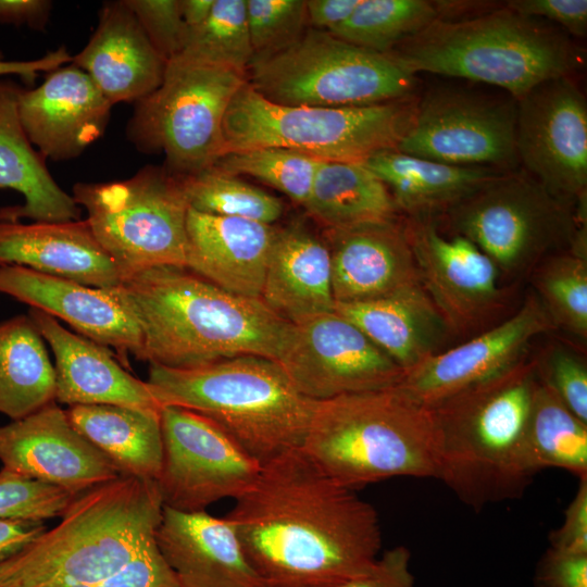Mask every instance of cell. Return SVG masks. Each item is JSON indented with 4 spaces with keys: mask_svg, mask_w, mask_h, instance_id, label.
<instances>
[{
    "mask_svg": "<svg viewBox=\"0 0 587 587\" xmlns=\"http://www.w3.org/2000/svg\"><path fill=\"white\" fill-rule=\"evenodd\" d=\"M390 191L396 207L412 217L448 211L499 173L479 166L441 163L397 149L379 151L363 163Z\"/></svg>",
    "mask_w": 587,
    "mask_h": 587,
    "instance_id": "4dcf8cb0",
    "label": "cell"
},
{
    "mask_svg": "<svg viewBox=\"0 0 587 587\" xmlns=\"http://www.w3.org/2000/svg\"><path fill=\"white\" fill-rule=\"evenodd\" d=\"M155 480L121 475L76 496L52 529L0 562V587H92L155 538Z\"/></svg>",
    "mask_w": 587,
    "mask_h": 587,
    "instance_id": "277c9868",
    "label": "cell"
},
{
    "mask_svg": "<svg viewBox=\"0 0 587 587\" xmlns=\"http://www.w3.org/2000/svg\"><path fill=\"white\" fill-rule=\"evenodd\" d=\"M160 411L116 404L72 405L73 427L116 466L121 475L157 480L162 465Z\"/></svg>",
    "mask_w": 587,
    "mask_h": 587,
    "instance_id": "1f68e13d",
    "label": "cell"
},
{
    "mask_svg": "<svg viewBox=\"0 0 587 587\" xmlns=\"http://www.w3.org/2000/svg\"><path fill=\"white\" fill-rule=\"evenodd\" d=\"M261 300L292 324L335 311L328 247L302 223L279 228Z\"/></svg>",
    "mask_w": 587,
    "mask_h": 587,
    "instance_id": "83f0119b",
    "label": "cell"
},
{
    "mask_svg": "<svg viewBox=\"0 0 587 587\" xmlns=\"http://www.w3.org/2000/svg\"><path fill=\"white\" fill-rule=\"evenodd\" d=\"M92 587H182L155 538L120 570Z\"/></svg>",
    "mask_w": 587,
    "mask_h": 587,
    "instance_id": "f6af8a7d",
    "label": "cell"
},
{
    "mask_svg": "<svg viewBox=\"0 0 587 587\" xmlns=\"http://www.w3.org/2000/svg\"><path fill=\"white\" fill-rule=\"evenodd\" d=\"M183 21L187 29L201 25L212 11L215 0H179Z\"/></svg>",
    "mask_w": 587,
    "mask_h": 587,
    "instance_id": "11a10c76",
    "label": "cell"
},
{
    "mask_svg": "<svg viewBox=\"0 0 587 587\" xmlns=\"http://www.w3.org/2000/svg\"><path fill=\"white\" fill-rule=\"evenodd\" d=\"M322 160L280 147H260L224 154L213 165L236 176L247 175L305 204Z\"/></svg>",
    "mask_w": 587,
    "mask_h": 587,
    "instance_id": "ab89813d",
    "label": "cell"
},
{
    "mask_svg": "<svg viewBox=\"0 0 587 587\" xmlns=\"http://www.w3.org/2000/svg\"><path fill=\"white\" fill-rule=\"evenodd\" d=\"M247 82L274 103L341 108L411 98L416 77L387 53L309 28L288 47L253 58Z\"/></svg>",
    "mask_w": 587,
    "mask_h": 587,
    "instance_id": "9c48e42d",
    "label": "cell"
},
{
    "mask_svg": "<svg viewBox=\"0 0 587 587\" xmlns=\"http://www.w3.org/2000/svg\"><path fill=\"white\" fill-rule=\"evenodd\" d=\"M536 377L578 419L587 423V364L563 345H553L534 358Z\"/></svg>",
    "mask_w": 587,
    "mask_h": 587,
    "instance_id": "7bdbcfd3",
    "label": "cell"
},
{
    "mask_svg": "<svg viewBox=\"0 0 587 587\" xmlns=\"http://www.w3.org/2000/svg\"><path fill=\"white\" fill-rule=\"evenodd\" d=\"M447 212L454 234L510 277L569 249L579 225L574 202L552 195L523 168L499 173Z\"/></svg>",
    "mask_w": 587,
    "mask_h": 587,
    "instance_id": "7c38bea8",
    "label": "cell"
},
{
    "mask_svg": "<svg viewBox=\"0 0 587 587\" xmlns=\"http://www.w3.org/2000/svg\"><path fill=\"white\" fill-rule=\"evenodd\" d=\"M415 104L407 98L363 107L284 105L266 100L246 82L224 117V154L280 147L322 161L364 163L397 148Z\"/></svg>",
    "mask_w": 587,
    "mask_h": 587,
    "instance_id": "ba28073f",
    "label": "cell"
},
{
    "mask_svg": "<svg viewBox=\"0 0 587 587\" xmlns=\"http://www.w3.org/2000/svg\"><path fill=\"white\" fill-rule=\"evenodd\" d=\"M335 311L404 372L440 352L452 335L422 285L373 300L335 303Z\"/></svg>",
    "mask_w": 587,
    "mask_h": 587,
    "instance_id": "f546056e",
    "label": "cell"
},
{
    "mask_svg": "<svg viewBox=\"0 0 587 587\" xmlns=\"http://www.w3.org/2000/svg\"><path fill=\"white\" fill-rule=\"evenodd\" d=\"M71 63L89 75L112 105L153 92L166 66L124 0L103 3L93 34Z\"/></svg>",
    "mask_w": 587,
    "mask_h": 587,
    "instance_id": "484cf974",
    "label": "cell"
},
{
    "mask_svg": "<svg viewBox=\"0 0 587 587\" xmlns=\"http://www.w3.org/2000/svg\"><path fill=\"white\" fill-rule=\"evenodd\" d=\"M533 587H587V554L548 547L536 563Z\"/></svg>",
    "mask_w": 587,
    "mask_h": 587,
    "instance_id": "7dc6e473",
    "label": "cell"
},
{
    "mask_svg": "<svg viewBox=\"0 0 587 587\" xmlns=\"http://www.w3.org/2000/svg\"><path fill=\"white\" fill-rule=\"evenodd\" d=\"M147 383L161 407L210 419L262 465L301 448L316 404L297 390L276 360L259 355L191 369L150 364Z\"/></svg>",
    "mask_w": 587,
    "mask_h": 587,
    "instance_id": "8992f818",
    "label": "cell"
},
{
    "mask_svg": "<svg viewBox=\"0 0 587 587\" xmlns=\"http://www.w3.org/2000/svg\"><path fill=\"white\" fill-rule=\"evenodd\" d=\"M533 283L554 327L587 338V253L562 250L533 270Z\"/></svg>",
    "mask_w": 587,
    "mask_h": 587,
    "instance_id": "74e56055",
    "label": "cell"
},
{
    "mask_svg": "<svg viewBox=\"0 0 587 587\" xmlns=\"http://www.w3.org/2000/svg\"><path fill=\"white\" fill-rule=\"evenodd\" d=\"M516 100L437 87L416 101L397 150L460 166L509 172L519 167Z\"/></svg>",
    "mask_w": 587,
    "mask_h": 587,
    "instance_id": "4fadbf2b",
    "label": "cell"
},
{
    "mask_svg": "<svg viewBox=\"0 0 587 587\" xmlns=\"http://www.w3.org/2000/svg\"><path fill=\"white\" fill-rule=\"evenodd\" d=\"M74 498L62 488L0 470V520L45 522L60 517Z\"/></svg>",
    "mask_w": 587,
    "mask_h": 587,
    "instance_id": "b9f144b4",
    "label": "cell"
},
{
    "mask_svg": "<svg viewBox=\"0 0 587 587\" xmlns=\"http://www.w3.org/2000/svg\"><path fill=\"white\" fill-rule=\"evenodd\" d=\"M55 374L28 315L0 323V413L23 419L54 402Z\"/></svg>",
    "mask_w": 587,
    "mask_h": 587,
    "instance_id": "836d02e7",
    "label": "cell"
},
{
    "mask_svg": "<svg viewBox=\"0 0 587 587\" xmlns=\"http://www.w3.org/2000/svg\"><path fill=\"white\" fill-rule=\"evenodd\" d=\"M21 89L11 80H0V188L15 190L25 199L23 205L0 209V221H78L79 205L53 179L46 159L22 127L17 110Z\"/></svg>",
    "mask_w": 587,
    "mask_h": 587,
    "instance_id": "f1b7e54d",
    "label": "cell"
},
{
    "mask_svg": "<svg viewBox=\"0 0 587 587\" xmlns=\"http://www.w3.org/2000/svg\"><path fill=\"white\" fill-rule=\"evenodd\" d=\"M335 303L386 297L421 285L404 224L397 218L325 228Z\"/></svg>",
    "mask_w": 587,
    "mask_h": 587,
    "instance_id": "7402d4cb",
    "label": "cell"
},
{
    "mask_svg": "<svg viewBox=\"0 0 587 587\" xmlns=\"http://www.w3.org/2000/svg\"><path fill=\"white\" fill-rule=\"evenodd\" d=\"M112 107L89 75L68 63L48 72L38 87L22 88L17 110L38 152L45 159L67 161L104 134Z\"/></svg>",
    "mask_w": 587,
    "mask_h": 587,
    "instance_id": "ffe728a7",
    "label": "cell"
},
{
    "mask_svg": "<svg viewBox=\"0 0 587 587\" xmlns=\"http://www.w3.org/2000/svg\"><path fill=\"white\" fill-rule=\"evenodd\" d=\"M246 82V73L177 55L161 85L135 102L127 138L142 152H162L174 175L199 173L224 155V117Z\"/></svg>",
    "mask_w": 587,
    "mask_h": 587,
    "instance_id": "30bf717a",
    "label": "cell"
},
{
    "mask_svg": "<svg viewBox=\"0 0 587 587\" xmlns=\"http://www.w3.org/2000/svg\"><path fill=\"white\" fill-rule=\"evenodd\" d=\"M437 18L434 1L360 0L351 15L328 33L357 47L386 54Z\"/></svg>",
    "mask_w": 587,
    "mask_h": 587,
    "instance_id": "d590c367",
    "label": "cell"
},
{
    "mask_svg": "<svg viewBox=\"0 0 587 587\" xmlns=\"http://www.w3.org/2000/svg\"><path fill=\"white\" fill-rule=\"evenodd\" d=\"M246 12L254 58L288 47L305 32L304 0H246Z\"/></svg>",
    "mask_w": 587,
    "mask_h": 587,
    "instance_id": "60d3db41",
    "label": "cell"
},
{
    "mask_svg": "<svg viewBox=\"0 0 587 587\" xmlns=\"http://www.w3.org/2000/svg\"><path fill=\"white\" fill-rule=\"evenodd\" d=\"M277 362L297 390L314 401L390 388L405 373L336 311L292 324Z\"/></svg>",
    "mask_w": 587,
    "mask_h": 587,
    "instance_id": "2e32d148",
    "label": "cell"
},
{
    "mask_svg": "<svg viewBox=\"0 0 587 587\" xmlns=\"http://www.w3.org/2000/svg\"><path fill=\"white\" fill-rule=\"evenodd\" d=\"M554 328L538 297L530 294L505 320L405 371L396 387L432 410L450 397L508 371L527 357L525 353L533 339Z\"/></svg>",
    "mask_w": 587,
    "mask_h": 587,
    "instance_id": "ac0fdd59",
    "label": "cell"
},
{
    "mask_svg": "<svg viewBox=\"0 0 587 587\" xmlns=\"http://www.w3.org/2000/svg\"><path fill=\"white\" fill-rule=\"evenodd\" d=\"M265 587H340L380 555L375 508L301 448L262 465L225 516Z\"/></svg>",
    "mask_w": 587,
    "mask_h": 587,
    "instance_id": "6da1fadb",
    "label": "cell"
},
{
    "mask_svg": "<svg viewBox=\"0 0 587 587\" xmlns=\"http://www.w3.org/2000/svg\"><path fill=\"white\" fill-rule=\"evenodd\" d=\"M178 55L247 74L254 52L248 29L246 0H215L207 20L198 27L187 29Z\"/></svg>",
    "mask_w": 587,
    "mask_h": 587,
    "instance_id": "f35d334b",
    "label": "cell"
},
{
    "mask_svg": "<svg viewBox=\"0 0 587 587\" xmlns=\"http://www.w3.org/2000/svg\"><path fill=\"white\" fill-rule=\"evenodd\" d=\"M301 449L353 490L394 477L437 479L434 413L396 386L316 401Z\"/></svg>",
    "mask_w": 587,
    "mask_h": 587,
    "instance_id": "52a82bcc",
    "label": "cell"
},
{
    "mask_svg": "<svg viewBox=\"0 0 587 587\" xmlns=\"http://www.w3.org/2000/svg\"><path fill=\"white\" fill-rule=\"evenodd\" d=\"M108 290L139 329L141 361L165 367L239 355L277 361L292 329L261 299L226 291L184 266L147 268Z\"/></svg>",
    "mask_w": 587,
    "mask_h": 587,
    "instance_id": "7a4b0ae2",
    "label": "cell"
},
{
    "mask_svg": "<svg viewBox=\"0 0 587 587\" xmlns=\"http://www.w3.org/2000/svg\"><path fill=\"white\" fill-rule=\"evenodd\" d=\"M155 542L182 587H265L225 516L163 505Z\"/></svg>",
    "mask_w": 587,
    "mask_h": 587,
    "instance_id": "603a6c76",
    "label": "cell"
},
{
    "mask_svg": "<svg viewBox=\"0 0 587 587\" xmlns=\"http://www.w3.org/2000/svg\"><path fill=\"white\" fill-rule=\"evenodd\" d=\"M0 462L3 469L74 497L121 476L55 402L0 426Z\"/></svg>",
    "mask_w": 587,
    "mask_h": 587,
    "instance_id": "d6986e66",
    "label": "cell"
},
{
    "mask_svg": "<svg viewBox=\"0 0 587 587\" xmlns=\"http://www.w3.org/2000/svg\"><path fill=\"white\" fill-rule=\"evenodd\" d=\"M28 316L54 355V401L162 409L149 384L133 376L109 348L70 332L40 310L30 309Z\"/></svg>",
    "mask_w": 587,
    "mask_h": 587,
    "instance_id": "cb8c5ba5",
    "label": "cell"
},
{
    "mask_svg": "<svg viewBox=\"0 0 587 587\" xmlns=\"http://www.w3.org/2000/svg\"><path fill=\"white\" fill-rule=\"evenodd\" d=\"M515 100L519 164L559 198L587 197V101L573 77L545 80Z\"/></svg>",
    "mask_w": 587,
    "mask_h": 587,
    "instance_id": "9a60e30c",
    "label": "cell"
},
{
    "mask_svg": "<svg viewBox=\"0 0 587 587\" xmlns=\"http://www.w3.org/2000/svg\"><path fill=\"white\" fill-rule=\"evenodd\" d=\"M0 265H18L90 287L117 286L123 276L88 223L0 221Z\"/></svg>",
    "mask_w": 587,
    "mask_h": 587,
    "instance_id": "4316f807",
    "label": "cell"
},
{
    "mask_svg": "<svg viewBox=\"0 0 587 587\" xmlns=\"http://www.w3.org/2000/svg\"><path fill=\"white\" fill-rule=\"evenodd\" d=\"M387 54L413 75L480 82L515 99L545 80L572 76L584 59L561 28L505 4L464 20L437 18Z\"/></svg>",
    "mask_w": 587,
    "mask_h": 587,
    "instance_id": "5b68a950",
    "label": "cell"
},
{
    "mask_svg": "<svg viewBox=\"0 0 587 587\" xmlns=\"http://www.w3.org/2000/svg\"><path fill=\"white\" fill-rule=\"evenodd\" d=\"M536 384L535 361L526 357L432 409L437 479L476 512L521 498L537 474L527 449Z\"/></svg>",
    "mask_w": 587,
    "mask_h": 587,
    "instance_id": "3957f363",
    "label": "cell"
},
{
    "mask_svg": "<svg viewBox=\"0 0 587 587\" xmlns=\"http://www.w3.org/2000/svg\"><path fill=\"white\" fill-rule=\"evenodd\" d=\"M52 2L48 0H0V24L27 25L43 30Z\"/></svg>",
    "mask_w": 587,
    "mask_h": 587,
    "instance_id": "f907efd6",
    "label": "cell"
},
{
    "mask_svg": "<svg viewBox=\"0 0 587 587\" xmlns=\"http://www.w3.org/2000/svg\"><path fill=\"white\" fill-rule=\"evenodd\" d=\"M162 465L157 482L163 505L205 511L236 499L257 479L262 464L210 419L185 408L162 407Z\"/></svg>",
    "mask_w": 587,
    "mask_h": 587,
    "instance_id": "5bb4252c",
    "label": "cell"
},
{
    "mask_svg": "<svg viewBox=\"0 0 587 587\" xmlns=\"http://www.w3.org/2000/svg\"><path fill=\"white\" fill-rule=\"evenodd\" d=\"M360 0H308L307 18L312 28L330 32L344 23Z\"/></svg>",
    "mask_w": 587,
    "mask_h": 587,
    "instance_id": "f5cc1de1",
    "label": "cell"
},
{
    "mask_svg": "<svg viewBox=\"0 0 587 587\" xmlns=\"http://www.w3.org/2000/svg\"><path fill=\"white\" fill-rule=\"evenodd\" d=\"M72 197L123 279L157 266L185 267L189 205L180 177L166 167L148 165L123 180L77 183Z\"/></svg>",
    "mask_w": 587,
    "mask_h": 587,
    "instance_id": "8fae6325",
    "label": "cell"
},
{
    "mask_svg": "<svg viewBox=\"0 0 587 587\" xmlns=\"http://www.w3.org/2000/svg\"><path fill=\"white\" fill-rule=\"evenodd\" d=\"M189 209L274 224L284 214L282 199L214 165L179 176Z\"/></svg>",
    "mask_w": 587,
    "mask_h": 587,
    "instance_id": "8d00e7d4",
    "label": "cell"
},
{
    "mask_svg": "<svg viewBox=\"0 0 587 587\" xmlns=\"http://www.w3.org/2000/svg\"><path fill=\"white\" fill-rule=\"evenodd\" d=\"M72 55L65 47L46 53L43 57L28 61H8L0 52V76L18 75L27 82H34L40 72H51L71 63Z\"/></svg>",
    "mask_w": 587,
    "mask_h": 587,
    "instance_id": "db71d44e",
    "label": "cell"
},
{
    "mask_svg": "<svg viewBox=\"0 0 587 587\" xmlns=\"http://www.w3.org/2000/svg\"><path fill=\"white\" fill-rule=\"evenodd\" d=\"M325 228H346L396 218L386 185L363 163L321 161L303 205Z\"/></svg>",
    "mask_w": 587,
    "mask_h": 587,
    "instance_id": "d6a6232c",
    "label": "cell"
},
{
    "mask_svg": "<svg viewBox=\"0 0 587 587\" xmlns=\"http://www.w3.org/2000/svg\"><path fill=\"white\" fill-rule=\"evenodd\" d=\"M549 548L587 554V478L579 479L575 496L564 510L561 525L550 532Z\"/></svg>",
    "mask_w": 587,
    "mask_h": 587,
    "instance_id": "c3c4849f",
    "label": "cell"
},
{
    "mask_svg": "<svg viewBox=\"0 0 587 587\" xmlns=\"http://www.w3.org/2000/svg\"><path fill=\"white\" fill-rule=\"evenodd\" d=\"M505 5L524 16L558 25L570 36L585 37L587 34L586 0H511Z\"/></svg>",
    "mask_w": 587,
    "mask_h": 587,
    "instance_id": "bcb514c9",
    "label": "cell"
},
{
    "mask_svg": "<svg viewBox=\"0 0 587 587\" xmlns=\"http://www.w3.org/2000/svg\"><path fill=\"white\" fill-rule=\"evenodd\" d=\"M124 2L165 62L180 53L187 28L183 21L179 0H124Z\"/></svg>",
    "mask_w": 587,
    "mask_h": 587,
    "instance_id": "ee69618b",
    "label": "cell"
},
{
    "mask_svg": "<svg viewBox=\"0 0 587 587\" xmlns=\"http://www.w3.org/2000/svg\"><path fill=\"white\" fill-rule=\"evenodd\" d=\"M340 587H415L409 548L396 546L384 551L369 574Z\"/></svg>",
    "mask_w": 587,
    "mask_h": 587,
    "instance_id": "681fc988",
    "label": "cell"
},
{
    "mask_svg": "<svg viewBox=\"0 0 587 587\" xmlns=\"http://www.w3.org/2000/svg\"><path fill=\"white\" fill-rule=\"evenodd\" d=\"M0 292L66 322L86 338L111 348L130 370L129 355L142 358L139 329L108 289L18 265H0Z\"/></svg>",
    "mask_w": 587,
    "mask_h": 587,
    "instance_id": "44dd1931",
    "label": "cell"
},
{
    "mask_svg": "<svg viewBox=\"0 0 587 587\" xmlns=\"http://www.w3.org/2000/svg\"><path fill=\"white\" fill-rule=\"evenodd\" d=\"M404 226L421 285L450 333L489 328L507 303L495 262L467 238L442 235L427 217H411Z\"/></svg>",
    "mask_w": 587,
    "mask_h": 587,
    "instance_id": "e0dca14e",
    "label": "cell"
},
{
    "mask_svg": "<svg viewBox=\"0 0 587 587\" xmlns=\"http://www.w3.org/2000/svg\"><path fill=\"white\" fill-rule=\"evenodd\" d=\"M45 530L43 522L0 520V562L23 550Z\"/></svg>",
    "mask_w": 587,
    "mask_h": 587,
    "instance_id": "816d5d0a",
    "label": "cell"
},
{
    "mask_svg": "<svg viewBox=\"0 0 587 587\" xmlns=\"http://www.w3.org/2000/svg\"><path fill=\"white\" fill-rule=\"evenodd\" d=\"M527 449L537 473L555 467L578 479L587 478V423L538 379L527 428Z\"/></svg>",
    "mask_w": 587,
    "mask_h": 587,
    "instance_id": "e575fe53",
    "label": "cell"
},
{
    "mask_svg": "<svg viewBox=\"0 0 587 587\" xmlns=\"http://www.w3.org/2000/svg\"><path fill=\"white\" fill-rule=\"evenodd\" d=\"M188 270L232 294L261 299L278 227L188 209Z\"/></svg>",
    "mask_w": 587,
    "mask_h": 587,
    "instance_id": "d4e9b609",
    "label": "cell"
}]
</instances>
